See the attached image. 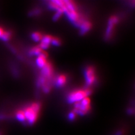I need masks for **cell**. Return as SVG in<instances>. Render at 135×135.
Listing matches in <instances>:
<instances>
[{
    "label": "cell",
    "mask_w": 135,
    "mask_h": 135,
    "mask_svg": "<svg viewBox=\"0 0 135 135\" xmlns=\"http://www.w3.org/2000/svg\"><path fill=\"white\" fill-rule=\"evenodd\" d=\"M75 118V114L74 112H71L68 115V118L70 120H73Z\"/></svg>",
    "instance_id": "cell-15"
},
{
    "label": "cell",
    "mask_w": 135,
    "mask_h": 135,
    "mask_svg": "<svg viewBox=\"0 0 135 135\" xmlns=\"http://www.w3.org/2000/svg\"><path fill=\"white\" fill-rule=\"evenodd\" d=\"M16 117L19 121L20 122H25V117L24 112L23 110H19L16 113Z\"/></svg>",
    "instance_id": "cell-10"
},
{
    "label": "cell",
    "mask_w": 135,
    "mask_h": 135,
    "mask_svg": "<svg viewBox=\"0 0 135 135\" xmlns=\"http://www.w3.org/2000/svg\"><path fill=\"white\" fill-rule=\"evenodd\" d=\"M90 90H79L75 91L70 94L68 98V101L69 103H74L75 102H79L84 98L90 95Z\"/></svg>",
    "instance_id": "cell-2"
},
{
    "label": "cell",
    "mask_w": 135,
    "mask_h": 135,
    "mask_svg": "<svg viewBox=\"0 0 135 135\" xmlns=\"http://www.w3.org/2000/svg\"><path fill=\"white\" fill-rule=\"evenodd\" d=\"M52 73V66L49 63H47L46 65L42 68V77L45 78H49L51 76Z\"/></svg>",
    "instance_id": "cell-5"
},
{
    "label": "cell",
    "mask_w": 135,
    "mask_h": 135,
    "mask_svg": "<svg viewBox=\"0 0 135 135\" xmlns=\"http://www.w3.org/2000/svg\"><path fill=\"white\" fill-rule=\"evenodd\" d=\"M46 59V55L44 53H42L40 55L38 56L36 59L37 65L39 68H43L46 65V64H47Z\"/></svg>",
    "instance_id": "cell-7"
},
{
    "label": "cell",
    "mask_w": 135,
    "mask_h": 135,
    "mask_svg": "<svg viewBox=\"0 0 135 135\" xmlns=\"http://www.w3.org/2000/svg\"><path fill=\"white\" fill-rule=\"evenodd\" d=\"M51 43L54 46H59L60 45V41H59L57 38H52Z\"/></svg>",
    "instance_id": "cell-14"
},
{
    "label": "cell",
    "mask_w": 135,
    "mask_h": 135,
    "mask_svg": "<svg viewBox=\"0 0 135 135\" xmlns=\"http://www.w3.org/2000/svg\"><path fill=\"white\" fill-rule=\"evenodd\" d=\"M40 110V105L38 103H35L30 107L27 108L23 111L25 120H27L29 124H33L37 120Z\"/></svg>",
    "instance_id": "cell-1"
},
{
    "label": "cell",
    "mask_w": 135,
    "mask_h": 135,
    "mask_svg": "<svg viewBox=\"0 0 135 135\" xmlns=\"http://www.w3.org/2000/svg\"><path fill=\"white\" fill-rule=\"evenodd\" d=\"M118 22V18L117 16H112L109 19L108 21V26L107 29L106 33H105V38L107 40L110 39V38L112 37L114 28Z\"/></svg>",
    "instance_id": "cell-3"
},
{
    "label": "cell",
    "mask_w": 135,
    "mask_h": 135,
    "mask_svg": "<svg viewBox=\"0 0 135 135\" xmlns=\"http://www.w3.org/2000/svg\"><path fill=\"white\" fill-rule=\"evenodd\" d=\"M11 37V33L9 31H4L2 37H1V39L4 41H8Z\"/></svg>",
    "instance_id": "cell-12"
},
{
    "label": "cell",
    "mask_w": 135,
    "mask_h": 135,
    "mask_svg": "<svg viewBox=\"0 0 135 135\" xmlns=\"http://www.w3.org/2000/svg\"><path fill=\"white\" fill-rule=\"evenodd\" d=\"M0 135H2V134H1V132H0Z\"/></svg>",
    "instance_id": "cell-18"
},
{
    "label": "cell",
    "mask_w": 135,
    "mask_h": 135,
    "mask_svg": "<svg viewBox=\"0 0 135 135\" xmlns=\"http://www.w3.org/2000/svg\"><path fill=\"white\" fill-rule=\"evenodd\" d=\"M84 75L87 86H90L94 83L95 81V74L94 69L92 67H88L86 68L84 71Z\"/></svg>",
    "instance_id": "cell-4"
},
{
    "label": "cell",
    "mask_w": 135,
    "mask_h": 135,
    "mask_svg": "<svg viewBox=\"0 0 135 135\" xmlns=\"http://www.w3.org/2000/svg\"><path fill=\"white\" fill-rule=\"evenodd\" d=\"M42 54L41 49L38 47H36L33 48L29 52V54L32 55H37L39 56Z\"/></svg>",
    "instance_id": "cell-11"
},
{
    "label": "cell",
    "mask_w": 135,
    "mask_h": 135,
    "mask_svg": "<svg viewBox=\"0 0 135 135\" xmlns=\"http://www.w3.org/2000/svg\"><path fill=\"white\" fill-rule=\"evenodd\" d=\"M39 12H40V11H39L38 10H36L33 11H32V12H31V15H36V14H38Z\"/></svg>",
    "instance_id": "cell-16"
},
{
    "label": "cell",
    "mask_w": 135,
    "mask_h": 135,
    "mask_svg": "<svg viewBox=\"0 0 135 135\" xmlns=\"http://www.w3.org/2000/svg\"><path fill=\"white\" fill-rule=\"evenodd\" d=\"M80 28H81V34L84 35L90 29L91 24L88 21H84L82 22L80 25Z\"/></svg>",
    "instance_id": "cell-8"
},
{
    "label": "cell",
    "mask_w": 135,
    "mask_h": 135,
    "mask_svg": "<svg viewBox=\"0 0 135 135\" xmlns=\"http://www.w3.org/2000/svg\"><path fill=\"white\" fill-rule=\"evenodd\" d=\"M52 38L50 36H46L43 37L41 40V42L40 44V49L46 50L49 48L50 44L51 42Z\"/></svg>",
    "instance_id": "cell-6"
},
{
    "label": "cell",
    "mask_w": 135,
    "mask_h": 135,
    "mask_svg": "<svg viewBox=\"0 0 135 135\" xmlns=\"http://www.w3.org/2000/svg\"><path fill=\"white\" fill-rule=\"evenodd\" d=\"M32 38L36 42H38L42 40V36L38 32H35L32 35Z\"/></svg>",
    "instance_id": "cell-13"
},
{
    "label": "cell",
    "mask_w": 135,
    "mask_h": 135,
    "mask_svg": "<svg viewBox=\"0 0 135 135\" xmlns=\"http://www.w3.org/2000/svg\"><path fill=\"white\" fill-rule=\"evenodd\" d=\"M4 31H5L3 30V29L1 27H0V38H1V37H2Z\"/></svg>",
    "instance_id": "cell-17"
},
{
    "label": "cell",
    "mask_w": 135,
    "mask_h": 135,
    "mask_svg": "<svg viewBox=\"0 0 135 135\" xmlns=\"http://www.w3.org/2000/svg\"><path fill=\"white\" fill-rule=\"evenodd\" d=\"M66 77L64 75H60L56 79V86L58 87L62 86L66 82Z\"/></svg>",
    "instance_id": "cell-9"
}]
</instances>
